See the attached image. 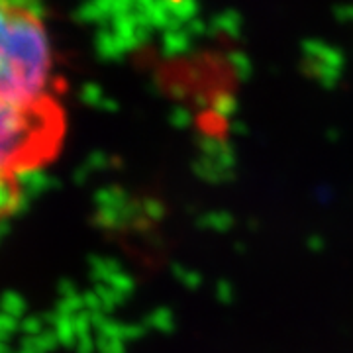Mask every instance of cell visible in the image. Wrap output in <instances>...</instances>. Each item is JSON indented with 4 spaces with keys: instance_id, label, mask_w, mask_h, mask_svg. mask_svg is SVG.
Wrapping results in <instances>:
<instances>
[{
    "instance_id": "6da1fadb",
    "label": "cell",
    "mask_w": 353,
    "mask_h": 353,
    "mask_svg": "<svg viewBox=\"0 0 353 353\" xmlns=\"http://www.w3.org/2000/svg\"><path fill=\"white\" fill-rule=\"evenodd\" d=\"M63 132L55 102L26 106L0 99V226L22 210L28 179L53 161Z\"/></svg>"
},
{
    "instance_id": "7a4b0ae2",
    "label": "cell",
    "mask_w": 353,
    "mask_h": 353,
    "mask_svg": "<svg viewBox=\"0 0 353 353\" xmlns=\"http://www.w3.org/2000/svg\"><path fill=\"white\" fill-rule=\"evenodd\" d=\"M53 51L39 14L0 0V99L38 106L51 99Z\"/></svg>"
}]
</instances>
